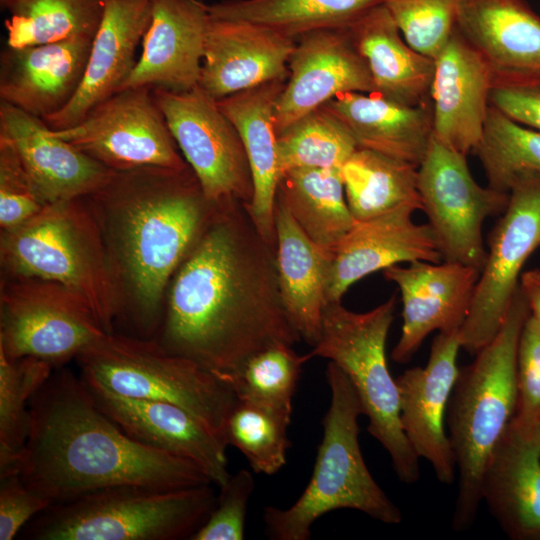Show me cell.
Here are the masks:
<instances>
[{
	"mask_svg": "<svg viewBox=\"0 0 540 540\" xmlns=\"http://www.w3.org/2000/svg\"><path fill=\"white\" fill-rule=\"evenodd\" d=\"M54 367L26 357L11 360L0 352V472L9 470L26 443L29 404Z\"/></svg>",
	"mask_w": 540,
	"mask_h": 540,
	"instance_id": "cell-38",
	"label": "cell"
},
{
	"mask_svg": "<svg viewBox=\"0 0 540 540\" xmlns=\"http://www.w3.org/2000/svg\"><path fill=\"white\" fill-rule=\"evenodd\" d=\"M387 0H223L208 5L213 17L260 24L297 39L311 31L349 27Z\"/></svg>",
	"mask_w": 540,
	"mask_h": 540,
	"instance_id": "cell-34",
	"label": "cell"
},
{
	"mask_svg": "<svg viewBox=\"0 0 540 540\" xmlns=\"http://www.w3.org/2000/svg\"><path fill=\"white\" fill-rule=\"evenodd\" d=\"M418 191L443 261L483 269L487 249L484 221L501 215L509 193L479 185L473 178L466 155L434 137L418 167Z\"/></svg>",
	"mask_w": 540,
	"mask_h": 540,
	"instance_id": "cell-12",
	"label": "cell"
},
{
	"mask_svg": "<svg viewBox=\"0 0 540 540\" xmlns=\"http://www.w3.org/2000/svg\"><path fill=\"white\" fill-rule=\"evenodd\" d=\"M291 419L270 409L240 401L224 428L227 445L236 447L257 474L273 475L287 462Z\"/></svg>",
	"mask_w": 540,
	"mask_h": 540,
	"instance_id": "cell-40",
	"label": "cell"
},
{
	"mask_svg": "<svg viewBox=\"0 0 540 540\" xmlns=\"http://www.w3.org/2000/svg\"><path fill=\"white\" fill-rule=\"evenodd\" d=\"M456 29L493 86L540 79V16L524 0H460Z\"/></svg>",
	"mask_w": 540,
	"mask_h": 540,
	"instance_id": "cell-22",
	"label": "cell"
},
{
	"mask_svg": "<svg viewBox=\"0 0 540 540\" xmlns=\"http://www.w3.org/2000/svg\"><path fill=\"white\" fill-rule=\"evenodd\" d=\"M276 265L282 302L292 326L312 347L318 342L330 268V252L314 243L275 196Z\"/></svg>",
	"mask_w": 540,
	"mask_h": 540,
	"instance_id": "cell-28",
	"label": "cell"
},
{
	"mask_svg": "<svg viewBox=\"0 0 540 540\" xmlns=\"http://www.w3.org/2000/svg\"><path fill=\"white\" fill-rule=\"evenodd\" d=\"M151 14L152 0H105L82 81L71 101L44 119L50 129L75 126L95 106L121 89L136 65V50Z\"/></svg>",
	"mask_w": 540,
	"mask_h": 540,
	"instance_id": "cell-23",
	"label": "cell"
},
{
	"mask_svg": "<svg viewBox=\"0 0 540 540\" xmlns=\"http://www.w3.org/2000/svg\"><path fill=\"white\" fill-rule=\"evenodd\" d=\"M512 540H540V431L511 422L482 478V502Z\"/></svg>",
	"mask_w": 540,
	"mask_h": 540,
	"instance_id": "cell-27",
	"label": "cell"
},
{
	"mask_svg": "<svg viewBox=\"0 0 540 540\" xmlns=\"http://www.w3.org/2000/svg\"><path fill=\"white\" fill-rule=\"evenodd\" d=\"M156 340L221 380L259 351L301 340L282 302L276 247L247 203L215 204L169 282Z\"/></svg>",
	"mask_w": 540,
	"mask_h": 540,
	"instance_id": "cell-1",
	"label": "cell"
},
{
	"mask_svg": "<svg viewBox=\"0 0 540 540\" xmlns=\"http://www.w3.org/2000/svg\"><path fill=\"white\" fill-rule=\"evenodd\" d=\"M153 95L206 198L214 204H250L254 187L248 157L218 101L199 84L182 92L153 88Z\"/></svg>",
	"mask_w": 540,
	"mask_h": 540,
	"instance_id": "cell-13",
	"label": "cell"
},
{
	"mask_svg": "<svg viewBox=\"0 0 540 540\" xmlns=\"http://www.w3.org/2000/svg\"><path fill=\"white\" fill-rule=\"evenodd\" d=\"M349 30L369 69L373 93L410 106L432 104L435 61L406 42L385 4L365 13Z\"/></svg>",
	"mask_w": 540,
	"mask_h": 540,
	"instance_id": "cell-31",
	"label": "cell"
},
{
	"mask_svg": "<svg viewBox=\"0 0 540 540\" xmlns=\"http://www.w3.org/2000/svg\"><path fill=\"white\" fill-rule=\"evenodd\" d=\"M326 380L330 405L323 417V436L308 485L290 507L264 508L269 538L309 540L321 516L338 509L362 512L385 524H399L402 513L377 484L363 459L358 419L363 407L347 375L329 361Z\"/></svg>",
	"mask_w": 540,
	"mask_h": 540,
	"instance_id": "cell-5",
	"label": "cell"
},
{
	"mask_svg": "<svg viewBox=\"0 0 540 540\" xmlns=\"http://www.w3.org/2000/svg\"><path fill=\"white\" fill-rule=\"evenodd\" d=\"M288 69L274 109L277 135L339 94L374 92L349 27L319 29L298 37Z\"/></svg>",
	"mask_w": 540,
	"mask_h": 540,
	"instance_id": "cell-15",
	"label": "cell"
},
{
	"mask_svg": "<svg viewBox=\"0 0 540 540\" xmlns=\"http://www.w3.org/2000/svg\"><path fill=\"white\" fill-rule=\"evenodd\" d=\"M395 308V295L362 313L341 301L326 303L320 338L308 354L328 359L347 375L368 417L369 433L389 454L398 479L411 484L420 477V458L403 432L398 387L386 358Z\"/></svg>",
	"mask_w": 540,
	"mask_h": 540,
	"instance_id": "cell-9",
	"label": "cell"
},
{
	"mask_svg": "<svg viewBox=\"0 0 540 540\" xmlns=\"http://www.w3.org/2000/svg\"><path fill=\"white\" fill-rule=\"evenodd\" d=\"M45 205L16 150L0 137L1 230L22 224Z\"/></svg>",
	"mask_w": 540,
	"mask_h": 540,
	"instance_id": "cell-42",
	"label": "cell"
},
{
	"mask_svg": "<svg viewBox=\"0 0 540 540\" xmlns=\"http://www.w3.org/2000/svg\"><path fill=\"white\" fill-rule=\"evenodd\" d=\"M474 153L488 186L509 193L519 174L540 173V131L519 124L490 104L483 137Z\"/></svg>",
	"mask_w": 540,
	"mask_h": 540,
	"instance_id": "cell-39",
	"label": "cell"
},
{
	"mask_svg": "<svg viewBox=\"0 0 540 540\" xmlns=\"http://www.w3.org/2000/svg\"><path fill=\"white\" fill-rule=\"evenodd\" d=\"M107 332L87 300L54 281L1 276L0 352L60 367Z\"/></svg>",
	"mask_w": 540,
	"mask_h": 540,
	"instance_id": "cell-10",
	"label": "cell"
},
{
	"mask_svg": "<svg viewBox=\"0 0 540 540\" xmlns=\"http://www.w3.org/2000/svg\"><path fill=\"white\" fill-rule=\"evenodd\" d=\"M346 201L355 221H365L403 206L422 210L418 167L363 148L341 168Z\"/></svg>",
	"mask_w": 540,
	"mask_h": 540,
	"instance_id": "cell-33",
	"label": "cell"
},
{
	"mask_svg": "<svg viewBox=\"0 0 540 540\" xmlns=\"http://www.w3.org/2000/svg\"><path fill=\"white\" fill-rule=\"evenodd\" d=\"M382 273L401 295L403 324L391 358L404 364L432 332L460 330L469 313L480 270L457 262L418 260L390 266Z\"/></svg>",
	"mask_w": 540,
	"mask_h": 540,
	"instance_id": "cell-16",
	"label": "cell"
},
{
	"mask_svg": "<svg viewBox=\"0 0 540 540\" xmlns=\"http://www.w3.org/2000/svg\"><path fill=\"white\" fill-rule=\"evenodd\" d=\"M253 474L245 469L230 475L203 525L190 540H242L248 504L254 491Z\"/></svg>",
	"mask_w": 540,
	"mask_h": 540,
	"instance_id": "cell-43",
	"label": "cell"
},
{
	"mask_svg": "<svg viewBox=\"0 0 540 540\" xmlns=\"http://www.w3.org/2000/svg\"><path fill=\"white\" fill-rule=\"evenodd\" d=\"M311 359L292 345L279 343L250 357L234 374L223 378L240 401L249 402L291 419L292 402L302 366Z\"/></svg>",
	"mask_w": 540,
	"mask_h": 540,
	"instance_id": "cell-37",
	"label": "cell"
},
{
	"mask_svg": "<svg viewBox=\"0 0 540 540\" xmlns=\"http://www.w3.org/2000/svg\"><path fill=\"white\" fill-rule=\"evenodd\" d=\"M52 133L112 171L188 166L149 86L119 90L75 126Z\"/></svg>",
	"mask_w": 540,
	"mask_h": 540,
	"instance_id": "cell-14",
	"label": "cell"
},
{
	"mask_svg": "<svg viewBox=\"0 0 540 540\" xmlns=\"http://www.w3.org/2000/svg\"><path fill=\"white\" fill-rule=\"evenodd\" d=\"M460 0H387L406 42L435 59L456 29Z\"/></svg>",
	"mask_w": 540,
	"mask_h": 540,
	"instance_id": "cell-41",
	"label": "cell"
},
{
	"mask_svg": "<svg viewBox=\"0 0 540 540\" xmlns=\"http://www.w3.org/2000/svg\"><path fill=\"white\" fill-rule=\"evenodd\" d=\"M512 422L540 431V327L529 315L517 350V406Z\"/></svg>",
	"mask_w": 540,
	"mask_h": 540,
	"instance_id": "cell-44",
	"label": "cell"
},
{
	"mask_svg": "<svg viewBox=\"0 0 540 540\" xmlns=\"http://www.w3.org/2000/svg\"><path fill=\"white\" fill-rule=\"evenodd\" d=\"M75 359L82 379L118 395L178 405L226 443V420L237 402L232 388L156 339L105 333Z\"/></svg>",
	"mask_w": 540,
	"mask_h": 540,
	"instance_id": "cell-8",
	"label": "cell"
},
{
	"mask_svg": "<svg viewBox=\"0 0 540 540\" xmlns=\"http://www.w3.org/2000/svg\"><path fill=\"white\" fill-rule=\"evenodd\" d=\"M1 276L58 282L84 297L101 327L115 332L120 308L98 225L84 198L46 204L0 233Z\"/></svg>",
	"mask_w": 540,
	"mask_h": 540,
	"instance_id": "cell-6",
	"label": "cell"
},
{
	"mask_svg": "<svg viewBox=\"0 0 540 540\" xmlns=\"http://www.w3.org/2000/svg\"><path fill=\"white\" fill-rule=\"evenodd\" d=\"M84 199L106 250L119 322L128 325L131 335L156 339L169 282L215 204L189 165L114 171Z\"/></svg>",
	"mask_w": 540,
	"mask_h": 540,
	"instance_id": "cell-2",
	"label": "cell"
},
{
	"mask_svg": "<svg viewBox=\"0 0 540 540\" xmlns=\"http://www.w3.org/2000/svg\"><path fill=\"white\" fill-rule=\"evenodd\" d=\"M14 0H0V6L2 9H8Z\"/></svg>",
	"mask_w": 540,
	"mask_h": 540,
	"instance_id": "cell-48",
	"label": "cell"
},
{
	"mask_svg": "<svg viewBox=\"0 0 540 540\" xmlns=\"http://www.w3.org/2000/svg\"><path fill=\"white\" fill-rule=\"evenodd\" d=\"M530 315L519 288L496 336L460 369L446 412L448 438L458 471L452 526L470 528L482 503L488 460L510 426L517 406V350Z\"/></svg>",
	"mask_w": 540,
	"mask_h": 540,
	"instance_id": "cell-4",
	"label": "cell"
},
{
	"mask_svg": "<svg viewBox=\"0 0 540 540\" xmlns=\"http://www.w3.org/2000/svg\"><path fill=\"white\" fill-rule=\"evenodd\" d=\"M208 4L201 0H152L142 52L120 90L149 86L175 92L199 84Z\"/></svg>",
	"mask_w": 540,
	"mask_h": 540,
	"instance_id": "cell-21",
	"label": "cell"
},
{
	"mask_svg": "<svg viewBox=\"0 0 540 540\" xmlns=\"http://www.w3.org/2000/svg\"><path fill=\"white\" fill-rule=\"evenodd\" d=\"M323 107L349 130L358 148L419 167L433 138L432 104L405 105L377 93H342Z\"/></svg>",
	"mask_w": 540,
	"mask_h": 540,
	"instance_id": "cell-29",
	"label": "cell"
},
{
	"mask_svg": "<svg viewBox=\"0 0 540 540\" xmlns=\"http://www.w3.org/2000/svg\"><path fill=\"white\" fill-rule=\"evenodd\" d=\"M29 410L26 443L7 473H19L54 502L119 485L183 489L213 484L197 464L126 434L69 370L53 371Z\"/></svg>",
	"mask_w": 540,
	"mask_h": 540,
	"instance_id": "cell-3",
	"label": "cell"
},
{
	"mask_svg": "<svg viewBox=\"0 0 540 540\" xmlns=\"http://www.w3.org/2000/svg\"><path fill=\"white\" fill-rule=\"evenodd\" d=\"M92 38H73L0 55V99L46 119L74 97L84 75Z\"/></svg>",
	"mask_w": 540,
	"mask_h": 540,
	"instance_id": "cell-26",
	"label": "cell"
},
{
	"mask_svg": "<svg viewBox=\"0 0 540 540\" xmlns=\"http://www.w3.org/2000/svg\"><path fill=\"white\" fill-rule=\"evenodd\" d=\"M217 500L211 484L158 489L112 486L54 502L18 537L32 540H180L203 525Z\"/></svg>",
	"mask_w": 540,
	"mask_h": 540,
	"instance_id": "cell-7",
	"label": "cell"
},
{
	"mask_svg": "<svg viewBox=\"0 0 540 540\" xmlns=\"http://www.w3.org/2000/svg\"><path fill=\"white\" fill-rule=\"evenodd\" d=\"M0 137L14 147L46 204L87 197L114 172L55 136L43 119L4 102Z\"/></svg>",
	"mask_w": 540,
	"mask_h": 540,
	"instance_id": "cell-24",
	"label": "cell"
},
{
	"mask_svg": "<svg viewBox=\"0 0 540 540\" xmlns=\"http://www.w3.org/2000/svg\"><path fill=\"white\" fill-rule=\"evenodd\" d=\"M105 0H14L5 21L11 48L94 37Z\"/></svg>",
	"mask_w": 540,
	"mask_h": 540,
	"instance_id": "cell-35",
	"label": "cell"
},
{
	"mask_svg": "<svg viewBox=\"0 0 540 540\" xmlns=\"http://www.w3.org/2000/svg\"><path fill=\"white\" fill-rule=\"evenodd\" d=\"M415 206H403L353 227L332 248L326 301L338 302L355 282L401 263L443 261L429 224L412 219Z\"/></svg>",
	"mask_w": 540,
	"mask_h": 540,
	"instance_id": "cell-19",
	"label": "cell"
},
{
	"mask_svg": "<svg viewBox=\"0 0 540 540\" xmlns=\"http://www.w3.org/2000/svg\"><path fill=\"white\" fill-rule=\"evenodd\" d=\"M519 290L527 303L530 316L540 327V268L522 272Z\"/></svg>",
	"mask_w": 540,
	"mask_h": 540,
	"instance_id": "cell-47",
	"label": "cell"
},
{
	"mask_svg": "<svg viewBox=\"0 0 540 540\" xmlns=\"http://www.w3.org/2000/svg\"><path fill=\"white\" fill-rule=\"evenodd\" d=\"M490 104L519 124L540 131V79L493 86Z\"/></svg>",
	"mask_w": 540,
	"mask_h": 540,
	"instance_id": "cell-46",
	"label": "cell"
},
{
	"mask_svg": "<svg viewBox=\"0 0 540 540\" xmlns=\"http://www.w3.org/2000/svg\"><path fill=\"white\" fill-rule=\"evenodd\" d=\"M279 197L304 233L320 247L332 249L353 227L341 170L291 169L279 176Z\"/></svg>",
	"mask_w": 540,
	"mask_h": 540,
	"instance_id": "cell-32",
	"label": "cell"
},
{
	"mask_svg": "<svg viewBox=\"0 0 540 540\" xmlns=\"http://www.w3.org/2000/svg\"><path fill=\"white\" fill-rule=\"evenodd\" d=\"M540 247V173L515 177L504 212L493 227L486 261L469 313L459 330L461 348L475 355L501 328L519 288L522 269Z\"/></svg>",
	"mask_w": 540,
	"mask_h": 540,
	"instance_id": "cell-11",
	"label": "cell"
},
{
	"mask_svg": "<svg viewBox=\"0 0 540 540\" xmlns=\"http://www.w3.org/2000/svg\"><path fill=\"white\" fill-rule=\"evenodd\" d=\"M295 43L272 28L209 14L199 85L220 100L287 79Z\"/></svg>",
	"mask_w": 540,
	"mask_h": 540,
	"instance_id": "cell-20",
	"label": "cell"
},
{
	"mask_svg": "<svg viewBox=\"0 0 540 540\" xmlns=\"http://www.w3.org/2000/svg\"><path fill=\"white\" fill-rule=\"evenodd\" d=\"M54 501L27 485L20 474L0 475V540H12Z\"/></svg>",
	"mask_w": 540,
	"mask_h": 540,
	"instance_id": "cell-45",
	"label": "cell"
},
{
	"mask_svg": "<svg viewBox=\"0 0 540 540\" xmlns=\"http://www.w3.org/2000/svg\"><path fill=\"white\" fill-rule=\"evenodd\" d=\"M358 146L344 124L321 106L277 135L279 176L291 169H339Z\"/></svg>",
	"mask_w": 540,
	"mask_h": 540,
	"instance_id": "cell-36",
	"label": "cell"
},
{
	"mask_svg": "<svg viewBox=\"0 0 540 540\" xmlns=\"http://www.w3.org/2000/svg\"><path fill=\"white\" fill-rule=\"evenodd\" d=\"M434 61L433 137L467 156L483 137L493 87L490 70L457 29Z\"/></svg>",
	"mask_w": 540,
	"mask_h": 540,
	"instance_id": "cell-25",
	"label": "cell"
},
{
	"mask_svg": "<svg viewBox=\"0 0 540 540\" xmlns=\"http://www.w3.org/2000/svg\"><path fill=\"white\" fill-rule=\"evenodd\" d=\"M82 380L98 407L130 437L197 464L218 487L228 480L227 444L189 411L168 402L118 395Z\"/></svg>",
	"mask_w": 540,
	"mask_h": 540,
	"instance_id": "cell-18",
	"label": "cell"
},
{
	"mask_svg": "<svg viewBox=\"0 0 540 540\" xmlns=\"http://www.w3.org/2000/svg\"><path fill=\"white\" fill-rule=\"evenodd\" d=\"M459 330L438 332L424 367L396 377L403 432L419 458L433 468L443 484H452L456 463L446 432L448 402L459 375Z\"/></svg>",
	"mask_w": 540,
	"mask_h": 540,
	"instance_id": "cell-17",
	"label": "cell"
},
{
	"mask_svg": "<svg viewBox=\"0 0 540 540\" xmlns=\"http://www.w3.org/2000/svg\"><path fill=\"white\" fill-rule=\"evenodd\" d=\"M286 80H273L217 100L237 129L248 157L254 187L249 212L259 232L275 247L274 204L279 169L274 109Z\"/></svg>",
	"mask_w": 540,
	"mask_h": 540,
	"instance_id": "cell-30",
	"label": "cell"
}]
</instances>
